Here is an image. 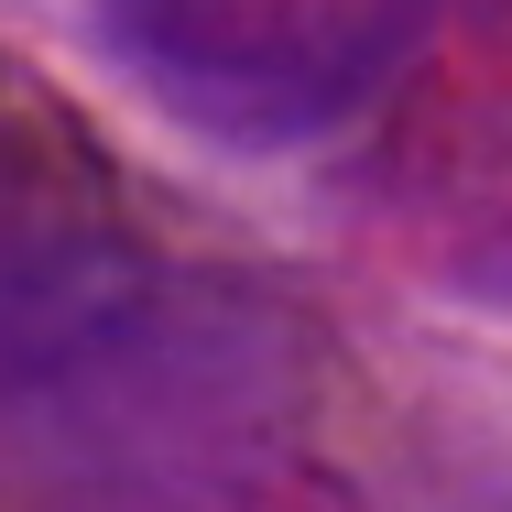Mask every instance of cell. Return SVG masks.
<instances>
[]
</instances>
